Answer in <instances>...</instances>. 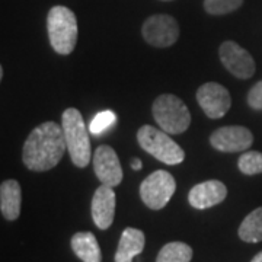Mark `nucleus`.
Wrapping results in <instances>:
<instances>
[{
  "mask_svg": "<svg viewBox=\"0 0 262 262\" xmlns=\"http://www.w3.org/2000/svg\"><path fill=\"white\" fill-rule=\"evenodd\" d=\"M196 102L208 118L219 120L229 113L232 106V98L223 84L208 82L198 88Z\"/></svg>",
  "mask_w": 262,
  "mask_h": 262,
  "instance_id": "6e6552de",
  "label": "nucleus"
},
{
  "mask_svg": "<svg viewBox=\"0 0 262 262\" xmlns=\"http://www.w3.org/2000/svg\"><path fill=\"white\" fill-rule=\"evenodd\" d=\"M177 182L168 170H155L141 182V201L150 210H162L175 194Z\"/></svg>",
  "mask_w": 262,
  "mask_h": 262,
  "instance_id": "423d86ee",
  "label": "nucleus"
},
{
  "mask_svg": "<svg viewBox=\"0 0 262 262\" xmlns=\"http://www.w3.org/2000/svg\"><path fill=\"white\" fill-rule=\"evenodd\" d=\"M20 203H22V191L18 181L6 179L0 185V210L2 215L9 220H18L20 215Z\"/></svg>",
  "mask_w": 262,
  "mask_h": 262,
  "instance_id": "2eb2a0df",
  "label": "nucleus"
},
{
  "mask_svg": "<svg viewBox=\"0 0 262 262\" xmlns=\"http://www.w3.org/2000/svg\"><path fill=\"white\" fill-rule=\"evenodd\" d=\"M163 2H170V0H163Z\"/></svg>",
  "mask_w": 262,
  "mask_h": 262,
  "instance_id": "393cba45",
  "label": "nucleus"
},
{
  "mask_svg": "<svg viewBox=\"0 0 262 262\" xmlns=\"http://www.w3.org/2000/svg\"><path fill=\"white\" fill-rule=\"evenodd\" d=\"M219 56L223 66L237 79H249L255 73L253 57L234 41H225L219 48Z\"/></svg>",
  "mask_w": 262,
  "mask_h": 262,
  "instance_id": "9d476101",
  "label": "nucleus"
},
{
  "mask_svg": "<svg viewBox=\"0 0 262 262\" xmlns=\"http://www.w3.org/2000/svg\"><path fill=\"white\" fill-rule=\"evenodd\" d=\"M61 127L70 159L77 168H86L92 158V149L89 131L80 111L76 108H67L61 117Z\"/></svg>",
  "mask_w": 262,
  "mask_h": 262,
  "instance_id": "f03ea898",
  "label": "nucleus"
},
{
  "mask_svg": "<svg viewBox=\"0 0 262 262\" xmlns=\"http://www.w3.org/2000/svg\"><path fill=\"white\" fill-rule=\"evenodd\" d=\"M94 170L101 184L113 188L120 185L124 178V172L117 151L106 144H102L95 150Z\"/></svg>",
  "mask_w": 262,
  "mask_h": 262,
  "instance_id": "9b49d317",
  "label": "nucleus"
},
{
  "mask_svg": "<svg viewBox=\"0 0 262 262\" xmlns=\"http://www.w3.org/2000/svg\"><path fill=\"white\" fill-rule=\"evenodd\" d=\"M192 248L184 242H169L158 253L156 262H191Z\"/></svg>",
  "mask_w": 262,
  "mask_h": 262,
  "instance_id": "a211bd4d",
  "label": "nucleus"
},
{
  "mask_svg": "<svg viewBox=\"0 0 262 262\" xmlns=\"http://www.w3.org/2000/svg\"><path fill=\"white\" fill-rule=\"evenodd\" d=\"M72 249L82 262H102V252L92 232H79L72 237Z\"/></svg>",
  "mask_w": 262,
  "mask_h": 262,
  "instance_id": "dca6fc26",
  "label": "nucleus"
},
{
  "mask_svg": "<svg viewBox=\"0 0 262 262\" xmlns=\"http://www.w3.org/2000/svg\"><path fill=\"white\" fill-rule=\"evenodd\" d=\"M115 204H117V196L113 187L101 184V187L95 191L91 204L92 219L98 229L106 230L108 227H111L115 215Z\"/></svg>",
  "mask_w": 262,
  "mask_h": 262,
  "instance_id": "f8f14e48",
  "label": "nucleus"
},
{
  "mask_svg": "<svg viewBox=\"0 0 262 262\" xmlns=\"http://www.w3.org/2000/svg\"><path fill=\"white\" fill-rule=\"evenodd\" d=\"M248 105L253 110H262V80L256 82L248 94Z\"/></svg>",
  "mask_w": 262,
  "mask_h": 262,
  "instance_id": "4be33fe9",
  "label": "nucleus"
},
{
  "mask_svg": "<svg viewBox=\"0 0 262 262\" xmlns=\"http://www.w3.org/2000/svg\"><path fill=\"white\" fill-rule=\"evenodd\" d=\"M137 141L144 151L166 165H179L185 159V151L173 141L166 131L153 125H143L137 131Z\"/></svg>",
  "mask_w": 262,
  "mask_h": 262,
  "instance_id": "20e7f679",
  "label": "nucleus"
},
{
  "mask_svg": "<svg viewBox=\"0 0 262 262\" xmlns=\"http://www.w3.org/2000/svg\"><path fill=\"white\" fill-rule=\"evenodd\" d=\"M144 244H146V236L140 229L127 227L120 237L114 262H133L137 255L143 252Z\"/></svg>",
  "mask_w": 262,
  "mask_h": 262,
  "instance_id": "4468645a",
  "label": "nucleus"
},
{
  "mask_svg": "<svg viewBox=\"0 0 262 262\" xmlns=\"http://www.w3.org/2000/svg\"><path fill=\"white\" fill-rule=\"evenodd\" d=\"M252 131L242 125H226L220 127L210 136V144L223 153L246 151L252 146Z\"/></svg>",
  "mask_w": 262,
  "mask_h": 262,
  "instance_id": "1a4fd4ad",
  "label": "nucleus"
},
{
  "mask_svg": "<svg viewBox=\"0 0 262 262\" xmlns=\"http://www.w3.org/2000/svg\"><path fill=\"white\" fill-rule=\"evenodd\" d=\"M251 262H262V251L259 253H256L255 256L252 258V261Z\"/></svg>",
  "mask_w": 262,
  "mask_h": 262,
  "instance_id": "b1692460",
  "label": "nucleus"
},
{
  "mask_svg": "<svg viewBox=\"0 0 262 262\" xmlns=\"http://www.w3.org/2000/svg\"><path fill=\"white\" fill-rule=\"evenodd\" d=\"M226 196L227 188L225 184L217 179H210L192 187L188 194V201L196 210H207L223 203Z\"/></svg>",
  "mask_w": 262,
  "mask_h": 262,
  "instance_id": "ddd939ff",
  "label": "nucleus"
},
{
  "mask_svg": "<svg viewBox=\"0 0 262 262\" xmlns=\"http://www.w3.org/2000/svg\"><path fill=\"white\" fill-rule=\"evenodd\" d=\"M237 168L244 175H258L262 173V153L259 151H245L237 160Z\"/></svg>",
  "mask_w": 262,
  "mask_h": 262,
  "instance_id": "6ab92c4d",
  "label": "nucleus"
},
{
  "mask_svg": "<svg viewBox=\"0 0 262 262\" xmlns=\"http://www.w3.org/2000/svg\"><path fill=\"white\" fill-rule=\"evenodd\" d=\"M153 118L168 134H182L191 124V114L185 102L172 94L158 96L151 106Z\"/></svg>",
  "mask_w": 262,
  "mask_h": 262,
  "instance_id": "39448f33",
  "label": "nucleus"
},
{
  "mask_svg": "<svg viewBox=\"0 0 262 262\" xmlns=\"http://www.w3.org/2000/svg\"><path fill=\"white\" fill-rule=\"evenodd\" d=\"M114 122H115V114L113 111H102L95 115V118L91 122L89 131L92 134H101L106 128H110Z\"/></svg>",
  "mask_w": 262,
  "mask_h": 262,
  "instance_id": "412c9836",
  "label": "nucleus"
},
{
  "mask_svg": "<svg viewBox=\"0 0 262 262\" xmlns=\"http://www.w3.org/2000/svg\"><path fill=\"white\" fill-rule=\"evenodd\" d=\"M141 166H143V163H141V160L140 159H133L131 160V168L134 169V170H140Z\"/></svg>",
  "mask_w": 262,
  "mask_h": 262,
  "instance_id": "5701e85b",
  "label": "nucleus"
},
{
  "mask_svg": "<svg viewBox=\"0 0 262 262\" xmlns=\"http://www.w3.org/2000/svg\"><path fill=\"white\" fill-rule=\"evenodd\" d=\"M67 150L63 127L54 121L39 124L29 133L22 149L24 165L34 172L56 168Z\"/></svg>",
  "mask_w": 262,
  "mask_h": 262,
  "instance_id": "f257e3e1",
  "label": "nucleus"
},
{
  "mask_svg": "<svg viewBox=\"0 0 262 262\" xmlns=\"http://www.w3.org/2000/svg\"><path fill=\"white\" fill-rule=\"evenodd\" d=\"M239 237L248 244H258L262 241V207L255 208L246 215L237 230Z\"/></svg>",
  "mask_w": 262,
  "mask_h": 262,
  "instance_id": "f3484780",
  "label": "nucleus"
},
{
  "mask_svg": "<svg viewBox=\"0 0 262 262\" xmlns=\"http://www.w3.org/2000/svg\"><path fill=\"white\" fill-rule=\"evenodd\" d=\"M141 34L151 47L168 48L178 41L179 25L173 16L158 13L144 20Z\"/></svg>",
  "mask_w": 262,
  "mask_h": 262,
  "instance_id": "0eeeda50",
  "label": "nucleus"
},
{
  "mask_svg": "<svg viewBox=\"0 0 262 262\" xmlns=\"http://www.w3.org/2000/svg\"><path fill=\"white\" fill-rule=\"evenodd\" d=\"M47 31L50 44L57 54L69 56L77 44V19L66 6H54L48 12Z\"/></svg>",
  "mask_w": 262,
  "mask_h": 262,
  "instance_id": "7ed1b4c3",
  "label": "nucleus"
},
{
  "mask_svg": "<svg viewBox=\"0 0 262 262\" xmlns=\"http://www.w3.org/2000/svg\"><path fill=\"white\" fill-rule=\"evenodd\" d=\"M244 5V0H204V9L210 15H227L237 10Z\"/></svg>",
  "mask_w": 262,
  "mask_h": 262,
  "instance_id": "aec40b11",
  "label": "nucleus"
}]
</instances>
